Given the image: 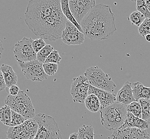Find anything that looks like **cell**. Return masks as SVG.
<instances>
[{
    "label": "cell",
    "mask_w": 150,
    "mask_h": 139,
    "mask_svg": "<svg viewBox=\"0 0 150 139\" xmlns=\"http://www.w3.org/2000/svg\"><path fill=\"white\" fill-rule=\"evenodd\" d=\"M67 19L59 0H33L25 12V21L32 32L50 41L62 39Z\"/></svg>",
    "instance_id": "6da1fadb"
},
{
    "label": "cell",
    "mask_w": 150,
    "mask_h": 139,
    "mask_svg": "<svg viewBox=\"0 0 150 139\" xmlns=\"http://www.w3.org/2000/svg\"><path fill=\"white\" fill-rule=\"evenodd\" d=\"M115 16L111 6L97 4L81 23L83 33L91 40H108L117 31Z\"/></svg>",
    "instance_id": "7a4b0ae2"
},
{
    "label": "cell",
    "mask_w": 150,
    "mask_h": 139,
    "mask_svg": "<svg viewBox=\"0 0 150 139\" xmlns=\"http://www.w3.org/2000/svg\"><path fill=\"white\" fill-rule=\"evenodd\" d=\"M99 112L102 125L108 130L120 128L126 120L128 113L126 106L117 102L101 108Z\"/></svg>",
    "instance_id": "3957f363"
},
{
    "label": "cell",
    "mask_w": 150,
    "mask_h": 139,
    "mask_svg": "<svg viewBox=\"0 0 150 139\" xmlns=\"http://www.w3.org/2000/svg\"><path fill=\"white\" fill-rule=\"evenodd\" d=\"M4 103L12 110L23 116L26 120L33 119L36 116L30 97L24 91L20 90L16 96L9 94L5 99Z\"/></svg>",
    "instance_id": "277c9868"
},
{
    "label": "cell",
    "mask_w": 150,
    "mask_h": 139,
    "mask_svg": "<svg viewBox=\"0 0 150 139\" xmlns=\"http://www.w3.org/2000/svg\"><path fill=\"white\" fill-rule=\"evenodd\" d=\"M33 119L38 125V130L34 139H61L62 133L54 118L44 113H39Z\"/></svg>",
    "instance_id": "5b68a950"
},
{
    "label": "cell",
    "mask_w": 150,
    "mask_h": 139,
    "mask_svg": "<svg viewBox=\"0 0 150 139\" xmlns=\"http://www.w3.org/2000/svg\"><path fill=\"white\" fill-rule=\"evenodd\" d=\"M84 75L93 87L113 93L117 87L110 76L97 66L88 68Z\"/></svg>",
    "instance_id": "8992f818"
},
{
    "label": "cell",
    "mask_w": 150,
    "mask_h": 139,
    "mask_svg": "<svg viewBox=\"0 0 150 139\" xmlns=\"http://www.w3.org/2000/svg\"><path fill=\"white\" fill-rule=\"evenodd\" d=\"M38 130V125L33 119H28L21 125L10 127L6 132L10 139H34Z\"/></svg>",
    "instance_id": "52a82bcc"
},
{
    "label": "cell",
    "mask_w": 150,
    "mask_h": 139,
    "mask_svg": "<svg viewBox=\"0 0 150 139\" xmlns=\"http://www.w3.org/2000/svg\"><path fill=\"white\" fill-rule=\"evenodd\" d=\"M31 38L24 37L14 47V56L19 63H25L37 60V54L34 51Z\"/></svg>",
    "instance_id": "ba28073f"
},
{
    "label": "cell",
    "mask_w": 150,
    "mask_h": 139,
    "mask_svg": "<svg viewBox=\"0 0 150 139\" xmlns=\"http://www.w3.org/2000/svg\"><path fill=\"white\" fill-rule=\"evenodd\" d=\"M43 64L37 60L25 63H19L24 76L28 80L33 82H42L48 78V76L43 70Z\"/></svg>",
    "instance_id": "9c48e42d"
},
{
    "label": "cell",
    "mask_w": 150,
    "mask_h": 139,
    "mask_svg": "<svg viewBox=\"0 0 150 139\" xmlns=\"http://www.w3.org/2000/svg\"><path fill=\"white\" fill-rule=\"evenodd\" d=\"M90 84L84 75H81L73 79L71 94L74 102L83 103L88 96Z\"/></svg>",
    "instance_id": "30bf717a"
},
{
    "label": "cell",
    "mask_w": 150,
    "mask_h": 139,
    "mask_svg": "<svg viewBox=\"0 0 150 139\" xmlns=\"http://www.w3.org/2000/svg\"><path fill=\"white\" fill-rule=\"evenodd\" d=\"M96 6L95 0H71L69 7L72 15L79 24L91 9Z\"/></svg>",
    "instance_id": "8fae6325"
},
{
    "label": "cell",
    "mask_w": 150,
    "mask_h": 139,
    "mask_svg": "<svg viewBox=\"0 0 150 139\" xmlns=\"http://www.w3.org/2000/svg\"><path fill=\"white\" fill-rule=\"evenodd\" d=\"M84 35L83 33L79 30L74 25L67 21L63 32L62 40L67 45H80L84 43Z\"/></svg>",
    "instance_id": "7c38bea8"
},
{
    "label": "cell",
    "mask_w": 150,
    "mask_h": 139,
    "mask_svg": "<svg viewBox=\"0 0 150 139\" xmlns=\"http://www.w3.org/2000/svg\"><path fill=\"white\" fill-rule=\"evenodd\" d=\"M111 137L112 139H150L146 130L137 128H119L114 130Z\"/></svg>",
    "instance_id": "4fadbf2b"
},
{
    "label": "cell",
    "mask_w": 150,
    "mask_h": 139,
    "mask_svg": "<svg viewBox=\"0 0 150 139\" xmlns=\"http://www.w3.org/2000/svg\"><path fill=\"white\" fill-rule=\"evenodd\" d=\"M90 94H94L98 97L100 103V108H105L116 102L117 95L115 94L93 87L90 85L88 91V95Z\"/></svg>",
    "instance_id": "5bb4252c"
},
{
    "label": "cell",
    "mask_w": 150,
    "mask_h": 139,
    "mask_svg": "<svg viewBox=\"0 0 150 139\" xmlns=\"http://www.w3.org/2000/svg\"><path fill=\"white\" fill-rule=\"evenodd\" d=\"M135 101H136L133 95L132 84L127 81L117 92L116 102L127 106Z\"/></svg>",
    "instance_id": "9a60e30c"
},
{
    "label": "cell",
    "mask_w": 150,
    "mask_h": 139,
    "mask_svg": "<svg viewBox=\"0 0 150 139\" xmlns=\"http://www.w3.org/2000/svg\"><path fill=\"white\" fill-rule=\"evenodd\" d=\"M150 123L148 121H144L142 119L137 118L132 115V113L128 112L126 119L124 121L123 125L120 127L121 129L126 128H137L141 130L149 128Z\"/></svg>",
    "instance_id": "2e32d148"
},
{
    "label": "cell",
    "mask_w": 150,
    "mask_h": 139,
    "mask_svg": "<svg viewBox=\"0 0 150 139\" xmlns=\"http://www.w3.org/2000/svg\"><path fill=\"white\" fill-rule=\"evenodd\" d=\"M0 69L3 73V77L7 88H9L13 85H17V74L14 71L12 67L6 64H2V66L0 67Z\"/></svg>",
    "instance_id": "e0dca14e"
},
{
    "label": "cell",
    "mask_w": 150,
    "mask_h": 139,
    "mask_svg": "<svg viewBox=\"0 0 150 139\" xmlns=\"http://www.w3.org/2000/svg\"><path fill=\"white\" fill-rule=\"evenodd\" d=\"M133 95L136 101L143 99H150V87L144 86L139 82H136L132 84Z\"/></svg>",
    "instance_id": "ac0fdd59"
},
{
    "label": "cell",
    "mask_w": 150,
    "mask_h": 139,
    "mask_svg": "<svg viewBox=\"0 0 150 139\" xmlns=\"http://www.w3.org/2000/svg\"><path fill=\"white\" fill-rule=\"evenodd\" d=\"M61 8L62 11L64 16L66 17L67 19L74 25L76 27L78 28L79 30L83 33L81 25L79 24L77 21L75 20L74 16L72 15V12L70 10L69 7V1L68 0H61Z\"/></svg>",
    "instance_id": "d6986e66"
},
{
    "label": "cell",
    "mask_w": 150,
    "mask_h": 139,
    "mask_svg": "<svg viewBox=\"0 0 150 139\" xmlns=\"http://www.w3.org/2000/svg\"><path fill=\"white\" fill-rule=\"evenodd\" d=\"M85 106L89 111L96 113L100 109V103L98 97L94 94L88 95L85 100Z\"/></svg>",
    "instance_id": "ffe728a7"
},
{
    "label": "cell",
    "mask_w": 150,
    "mask_h": 139,
    "mask_svg": "<svg viewBox=\"0 0 150 139\" xmlns=\"http://www.w3.org/2000/svg\"><path fill=\"white\" fill-rule=\"evenodd\" d=\"M78 139H95L93 126L83 125L79 128Z\"/></svg>",
    "instance_id": "44dd1931"
},
{
    "label": "cell",
    "mask_w": 150,
    "mask_h": 139,
    "mask_svg": "<svg viewBox=\"0 0 150 139\" xmlns=\"http://www.w3.org/2000/svg\"><path fill=\"white\" fill-rule=\"evenodd\" d=\"M11 117L12 110L9 106L6 105L0 109V121L3 124L10 126Z\"/></svg>",
    "instance_id": "7402d4cb"
},
{
    "label": "cell",
    "mask_w": 150,
    "mask_h": 139,
    "mask_svg": "<svg viewBox=\"0 0 150 139\" xmlns=\"http://www.w3.org/2000/svg\"><path fill=\"white\" fill-rule=\"evenodd\" d=\"M54 51L53 47L49 45H47L45 47L37 53V60L40 63L44 64L48 56Z\"/></svg>",
    "instance_id": "603a6c76"
},
{
    "label": "cell",
    "mask_w": 150,
    "mask_h": 139,
    "mask_svg": "<svg viewBox=\"0 0 150 139\" xmlns=\"http://www.w3.org/2000/svg\"><path fill=\"white\" fill-rule=\"evenodd\" d=\"M138 102L141 106L142 119L144 121H147L150 118V99L147 100L142 99L138 100Z\"/></svg>",
    "instance_id": "cb8c5ba5"
},
{
    "label": "cell",
    "mask_w": 150,
    "mask_h": 139,
    "mask_svg": "<svg viewBox=\"0 0 150 139\" xmlns=\"http://www.w3.org/2000/svg\"><path fill=\"white\" fill-rule=\"evenodd\" d=\"M127 112L132 113L135 117L142 119V112L141 106L138 101H135L126 106Z\"/></svg>",
    "instance_id": "d4e9b609"
},
{
    "label": "cell",
    "mask_w": 150,
    "mask_h": 139,
    "mask_svg": "<svg viewBox=\"0 0 150 139\" xmlns=\"http://www.w3.org/2000/svg\"><path fill=\"white\" fill-rule=\"evenodd\" d=\"M146 18L142 13L138 11L132 12L129 16V20L134 25L139 27Z\"/></svg>",
    "instance_id": "484cf974"
},
{
    "label": "cell",
    "mask_w": 150,
    "mask_h": 139,
    "mask_svg": "<svg viewBox=\"0 0 150 139\" xmlns=\"http://www.w3.org/2000/svg\"><path fill=\"white\" fill-rule=\"evenodd\" d=\"M136 2V9L137 11L141 12L145 16V18H150V12L147 9L145 1L138 0Z\"/></svg>",
    "instance_id": "4316f807"
},
{
    "label": "cell",
    "mask_w": 150,
    "mask_h": 139,
    "mask_svg": "<svg viewBox=\"0 0 150 139\" xmlns=\"http://www.w3.org/2000/svg\"><path fill=\"white\" fill-rule=\"evenodd\" d=\"M27 120L23 116L12 110L11 123L10 127H16L23 124Z\"/></svg>",
    "instance_id": "83f0119b"
},
{
    "label": "cell",
    "mask_w": 150,
    "mask_h": 139,
    "mask_svg": "<svg viewBox=\"0 0 150 139\" xmlns=\"http://www.w3.org/2000/svg\"><path fill=\"white\" fill-rule=\"evenodd\" d=\"M138 33L142 36L150 34V18H146L141 25L138 27Z\"/></svg>",
    "instance_id": "f1b7e54d"
},
{
    "label": "cell",
    "mask_w": 150,
    "mask_h": 139,
    "mask_svg": "<svg viewBox=\"0 0 150 139\" xmlns=\"http://www.w3.org/2000/svg\"><path fill=\"white\" fill-rule=\"evenodd\" d=\"M43 67L45 74L48 76H53L57 72L58 69V65L57 64L44 63Z\"/></svg>",
    "instance_id": "f546056e"
},
{
    "label": "cell",
    "mask_w": 150,
    "mask_h": 139,
    "mask_svg": "<svg viewBox=\"0 0 150 139\" xmlns=\"http://www.w3.org/2000/svg\"><path fill=\"white\" fill-rule=\"evenodd\" d=\"M62 58L59 54V52L57 50H54L50 55L47 59L46 60L45 63L58 64L60 63Z\"/></svg>",
    "instance_id": "4dcf8cb0"
},
{
    "label": "cell",
    "mask_w": 150,
    "mask_h": 139,
    "mask_svg": "<svg viewBox=\"0 0 150 139\" xmlns=\"http://www.w3.org/2000/svg\"><path fill=\"white\" fill-rule=\"evenodd\" d=\"M46 45H47L44 39L41 38L38 39L33 40L32 43V47L36 54L38 53L41 50H42Z\"/></svg>",
    "instance_id": "1f68e13d"
},
{
    "label": "cell",
    "mask_w": 150,
    "mask_h": 139,
    "mask_svg": "<svg viewBox=\"0 0 150 139\" xmlns=\"http://www.w3.org/2000/svg\"><path fill=\"white\" fill-rule=\"evenodd\" d=\"M8 89H9V91L8 92L9 93V95H11L12 96L17 95L20 91L19 88L17 85H13Z\"/></svg>",
    "instance_id": "d6a6232c"
},
{
    "label": "cell",
    "mask_w": 150,
    "mask_h": 139,
    "mask_svg": "<svg viewBox=\"0 0 150 139\" xmlns=\"http://www.w3.org/2000/svg\"><path fill=\"white\" fill-rule=\"evenodd\" d=\"M6 87V84L4 81L3 73L0 69V91H3Z\"/></svg>",
    "instance_id": "836d02e7"
},
{
    "label": "cell",
    "mask_w": 150,
    "mask_h": 139,
    "mask_svg": "<svg viewBox=\"0 0 150 139\" xmlns=\"http://www.w3.org/2000/svg\"><path fill=\"white\" fill-rule=\"evenodd\" d=\"M3 52H4V47H3V41L0 38V61L2 58Z\"/></svg>",
    "instance_id": "e575fe53"
},
{
    "label": "cell",
    "mask_w": 150,
    "mask_h": 139,
    "mask_svg": "<svg viewBox=\"0 0 150 139\" xmlns=\"http://www.w3.org/2000/svg\"><path fill=\"white\" fill-rule=\"evenodd\" d=\"M69 139H78V133H73L69 135Z\"/></svg>",
    "instance_id": "d590c367"
},
{
    "label": "cell",
    "mask_w": 150,
    "mask_h": 139,
    "mask_svg": "<svg viewBox=\"0 0 150 139\" xmlns=\"http://www.w3.org/2000/svg\"><path fill=\"white\" fill-rule=\"evenodd\" d=\"M95 139H108L105 138V136H103L102 135H96L95 136Z\"/></svg>",
    "instance_id": "8d00e7d4"
},
{
    "label": "cell",
    "mask_w": 150,
    "mask_h": 139,
    "mask_svg": "<svg viewBox=\"0 0 150 139\" xmlns=\"http://www.w3.org/2000/svg\"><path fill=\"white\" fill-rule=\"evenodd\" d=\"M145 3H146V4L147 9H148L149 11L150 12V1H145Z\"/></svg>",
    "instance_id": "74e56055"
},
{
    "label": "cell",
    "mask_w": 150,
    "mask_h": 139,
    "mask_svg": "<svg viewBox=\"0 0 150 139\" xmlns=\"http://www.w3.org/2000/svg\"><path fill=\"white\" fill-rule=\"evenodd\" d=\"M145 39L148 42H150V34H148L145 36Z\"/></svg>",
    "instance_id": "f35d334b"
},
{
    "label": "cell",
    "mask_w": 150,
    "mask_h": 139,
    "mask_svg": "<svg viewBox=\"0 0 150 139\" xmlns=\"http://www.w3.org/2000/svg\"><path fill=\"white\" fill-rule=\"evenodd\" d=\"M6 139H8V138H6Z\"/></svg>",
    "instance_id": "ab89813d"
}]
</instances>
